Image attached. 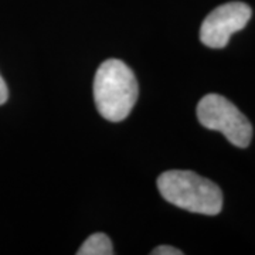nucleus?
<instances>
[{"label":"nucleus","instance_id":"obj_5","mask_svg":"<svg viewBox=\"0 0 255 255\" xmlns=\"http://www.w3.org/2000/svg\"><path fill=\"white\" fill-rule=\"evenodd\" d=\"M78 255H112L114 248L108 236L97 233L85 240V243L77 251Z\"/></svg>","mask_w":255,"mask_h":255},{"label":"nucleus","instance_id":"obj_4","mask_svg":"<svg viewBox=\"0 0 255 255\" xmlns=\"http://www.w3.org/2000/svg\"><path fill=\"white\" fill-rule=\"evenodd\" d=\"M253 16L251 7L243 1H230L213 10L200 27V40L210 48H224L234 33L246 27Z\"/></svg>","mask_w":255,"mask_h":255},{"label":"nucleus","instance_id":"obj_6","mask_svg":"<svg viewBox=\"0 0 255 255\" xmlns=\"http://www.w3.org/2000/svg\"><path fill=\"white\" fill-rule=\"evenodd\" d=\"M153 255H182L183 253L180 250L174 248V247L170 246H162V247H156L155 250L152 251Z\"/></svg>","mask_w":255,"mask_h":255},{"label":"nucleus","instance_id":"obj_7","mask_svg":"<svg viewBox=\"0 0 255 255\" xmlns=\"http://www.w3.org/2000/svg\"><path fill=\"white\" fill-rule=\"evenodd\" d=\"M9 98V90H7V85L6 82L3 81V78L0 77V105H3Z\"/></svg>","mask_w":255,"mask_h":255},{"label":"nucleus","instance_id":"obj_1","mask_svg":"<svg viewBox=\"0 0 255 255\" xmlns=\"http://www.w3.org/2000/svg\"><path fill=\"white\" fill-rule=\"evenodd\" d=\"M139 94L136 77L127 64L111 58L101 64L94 78V101L107 121L121 122L130 114Z\"/></svg>","mask_w":255,"mask_h":255},{"label":"nucleus","instance_id":"obj_3","mask_svg":"<svg viewBox=\"0 0 255 255\" xmlns=\"http://www.w3.org/2000/svg\"><path fill=\"white\" fill-rule=\"evenodd\" d=\"M197 119L204 128L221 132L237 147H247L253 139L251 122L233 102L219 94L201 98L197 105Z\"/></svg>","mask_w":255,"mask_h":255},{"label":"nucleus","instance_id":"obj_2","mask_svg":"<svg viewBox=\"0 0 255 255\" xmlns=\"http://www.w3.org/2000/svg\"><path fill=\"white\" fill-rule=\"evenodd\" d=\"M157 189L164 200L190 213L217 216L223 193L214 182L190 170H167L159 176Z\"/></svg>","mask_w":255,"mask_h":255}]
</instances>
